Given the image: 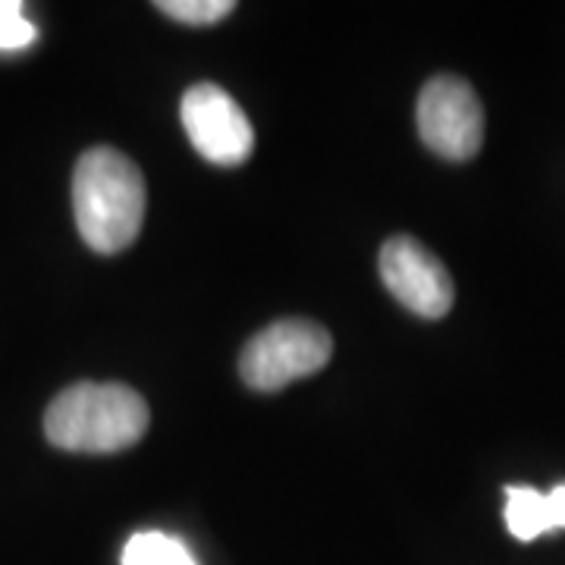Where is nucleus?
Listing matches in <instances>:
<instances>
[{"instance_id":"1","label":"nucleus","mask_w":565,"mask_h":565,"mask_svg":"<svg viewBox=\"0 0 565 565\" xmlns=\"http://www.w3.org/2000/svg\"><path fill=\"white\" fill-rule=\"evenodd\" d=\"M73 214L79 236L98 255H117L139 239L145 223V180L117 148L85 151L73 173Z\"/></svg>"},{"instance_id":"2","label":"nucleus","mask_w":565,"mask_h":565,"mask_svg":"<svg viewBox=\"0 0 565 565\" xmlns=\"http://www.w3.org/2000/svg\"><path fill=\"white\" fill-rule=\"evenodd\" d=\"M148 403L126 384H73L44 412V434L66 452H120L148 430Z\"/></svg>"},{"instance_id":"3","label":"nucleus","mask_w":565,"mask_h":565,"mask_svg":"<svg viewBox=\"0 0 565 565\" xmlns=\"http://www.w3.org/2000/svg\"><path fill=\"white\" fill-rule=\"evenodd\" d=\"M333 355V340L321 323L305 318L264 327L255 333L239 355V374L252 390L274 393L308 374H318Z\"/></svg>"},{"instance_id":"4","label":"nucleus","mask_w":565,"mask_h":565,"mask_svg":"<svg viewBox=\"0 0 565 565\" xmlns=\"http://www.w3.org/2000/svg\"><path fill=\"white\" fill-rule=\"evenodd\" d=\"M418 132L446 161H471L484 141V104L459 76H434L418 98Z\"/></svg>"},{"instance_id":"5","label":"nucleus","mask_w":565,"mask_h":565,"mask_svg":"<svg viewBox=\"0 0 565 565\" xmlns=\"http://www.w3.org/2000/svg\"><path fill=\"white\" fill-rule=\"evenodd\" d=\"M182 126L204 161L221 167H239L255 148V129L245 110L221 85H192L182 95Z\"/></svg>"},{"instance_id":"6","label":"nucleus","mask_w":565,"mask_h":565,"mask_svg":"<svg viewBox=\"0 0 565 565\" xmlns=\"http://www.w3.org/2000/svg\"><path fill=\"white\" fill-rule=\"evenodd\" d=\"M381 280L412 315L437 321L449 315L456 286L444 262L412 236H393L381 248Z\"/></svg>"},{"instance_id":"7","label":"nucleus","mask_w":565,"mask_h":565,"mask_svg":"<svg viewBox=\"0 0 565 565\" xmlns=\"http://www.w3.org/2000/svg\"><path fill=\"white\" fill-rule=\"evenodd\" d=\"M505 527L515 541H537L556 531V512L550 493L534 487H505Z\"/></svg>"},{"instance_id":"8","label":"nucleus","mask_w":565,"mask_h":565,"mask_svg":"<svg viewBox=\"0 0 565 565\" xmlns=\"http://www.w3.org/2000/svg\"><path fill=\"white\" fill-rule=\"evenodd\" d=\"M122 565H199L192 550L163 534V531H141L132 534L122 546Z\"/></svg>"},{"instance_id":"9","label":"nucleus","mask_w":565,"mask_h":565,"mask_svg":"<svg viewBox=\"0 0 565 565\" xmlns=\"http://www.w3.org/2000/svg\"><path fill=\"white\" fill-rule=\"evenodd\" d=\"M163 17L177 22H189V25H214V22L226 20L236 3L233 0H161L158 3Z\"/></svg>"},{"instance_id":"10","label":"nucleus","mask_w":565,"mask_h":565,"mask_svg":"<svg viewBox=\"0 0 565 565\" xmlns=\"http://www.w3.org/2000/svg\"><path fill=\"white\" fill-rule=\"evenodd\" d=\"M39 29L25 20L20 0H0V54H17L32 47Z\"/></svg>"},{"instance_id":"11","label":"nucleus","mask_w":565,"mask_h":565,"mask_svg":"<svg viewBox=\"0 0 565 565\" xmlns=\"http://www.w3.org/2000/svg\"><path fill=\"white\" fill-rule=\"evenodd\" d=\"M550 500H553V512H556V531L565 527V484L553 487L550 490Z\"/></svg>"}]
</instances>
